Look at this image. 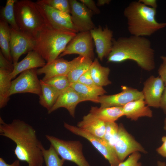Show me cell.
Segmentation results:
<instances>
[{"mask_svg":"<svg viewBox=\"0 0 166 166\" xmlns=\"http://www.w3.org/2000/svg\"><path fill=\"white\" fill-rule=\"evenodd\" d=\"M0 135L15 144L14 152L18 160L26 162L28 166H43L44 146L31 125L18 119L6 123L0 117Z\"/></svg>","mask_w":166,"mask_h":166,"instance_id":"1","label":"cell"},{"mask_svg":"<svg viewBox=\"0 0 166 166\" xmlns=\"http://www.w3.org/2000/svg\"><path fill=\"white\" fill-rule=\"evenodd\" d=\"M107 59L108 62L114 63L131 60L148 71L155 68L154 50L150 41L144 37L131 35L113 38L112 50Z\"/></svg>","mask_w":166,"mask_h":166,"instance_id":"2","label":"cell"},{"mask_svg":"<svg viewBox=\"0 0 166 166\" xmlns=\"http://www.w3.org/2000/svg\"><path fill=\"white\" fill-rule=\"evenodd\" d=\"M156 9L148 7L138 1L131 2L124 11L130 34L145 37L165 27L166 22H158L156 18Z\"/></svg>","mask_w":166,"mask_h":166,"instance_id":"3","label":"cell"},{"mask_svg":"<svg viewBox=\"0 0 166 166\" xmlns=\"http://www.w3.org/2000/svg\"><path fill=\"white\" fill-rule=\"evenodd\" d=\"M74 32L45 26L34 37L33 50L49 63L58 58L75 36Z\"/></svg>","mask_w":166,"mask_h":166,"instance_id":"4","label":"cell"},{"mask_svg":"<svg viewBox=\"0 0 166 166\" xmlns=\"http://www.w3.org/2000/svg\"><path fill=\"white\" fill-rule=\"evenodd\" d=\"M14 11L20 30L34 38L45 25L35 2L30 0H17L14 4Z\"/></svg>","mask_w":166,"mask_h":166,"instance_id":"5","label":"cell"},{"mask_svg":"<svg viewBox=\"0 0 166 166\" xmlns=\"http://www.w3.org/2000/svg\"><path fill=\"white\" fill-rule=\"evenodd\" d=\"M45 136L62 159L78 166H90L84 156L83 145L79 141L65 140L49 135Z\"/></svg>","mask_w":166,"mask_h":166,"instance_id":"6","label":"cell"},{"mask_svg":"<svg viewBox=\"0 0 166 166\" xmlns=\"http://www.w3.org/2000/svg\"><path fill=\"white\" fill-rule=\"evenodd\" d=\"M35 3L46 26L56 29L76 33L79 32L72 22L70 14L57 10L42 2L41 0Z\"/></svg>","mask_w":166,"mask_h":166,"instance_id":"7","label":"cell"},{"mask_svg":"<svg viewBox=\"0 0 166 166\" xmlns=\"http://www.w3.org/2000/svg\"><path fill=\"white\" fill-rule=\"evenodd\" d=\"M64 127L72 133L89 141L109 162L110 166H118L121 163L114 148L103 138L95 136L82 129L66 122Z\"/></svg>","mask_w":166,"mask_h":166,"instance_id":"8","label":"cell"},{"mask_svg":"<svg viewBox=\"0 0 166 166\" xmlns=\"http://www.w3.org/2000/svg\"><path fill=\"white\" fill-rule=\"evenodd\" d=\"M37 69L25 71L12 81L9 91L10 97L14 94L30 93L40 96L42 93L40 80L38 79Z\"/></svg>","mask_w":166,"mask_h":166,"instance_id":"9","label":"cell"},{"mask_svg":"<svg viewBox=\"0 0 166 166\" xmlns=\"http://www.w3.org/2000/svg\"><path fill=\"white\" fill-rule=\"evenodd\" d=\"M113 148L121 162L133 152H147L142 146L128 132L122 124L119 125L118 135Z\"/></svg>","mask_w":166,"mask_h":166,"instance_id":"10","label":"cell"},{"mask_svg":"<svg viewBox=\"0 0 166 166\" xmlns=\"http://www.w3.org/2000/svg\"><path fill=\"white\" fill-rule=\"evenodd\" d=\"M92 41L90 31L78 33L68 43L58 58L67 55L77 54L93 60L94 53Z\"/></svg>","mask_w":166,"mask_h":166,"instance_id":"11","label":"cell"},{"mask_svg":"<svg viewBox=\"0 0 166 166\" xmlns=\"http://www.w3.org/2000/svg\"><path fill=\"white\" fill-rule=\"evenodd\" d=\"M34 38L23 32L11 28L10 51L14 65L22 54L33 50Z\"/></svg>","mask_w":166,"mask_h":166,"instance_id":"12","label":"cell"},{"mask_svg":"<svg viewBox=\"0 0 166 166\" xmlns=\"http://www.w3.org/2000/svg\"><path fill=\"white\" fill-rule=\"evenodd\" d=\"M122 91L112 95H103L99 98L101 107H123L128 103L140 99H144L142 91L126 86L122 87Z\"/></svg>","mask_w":166,"mask_h":166,"instance_id":"13","label":"cell"},{"mask_svg":"<svg viewBox=\"0 0 166 166\" xmlns=\"http://www.w3.org/2000/svg\"><path fill=\"white\" fill-rule=\"evenodd\" d=\"M69 2L71 20L79 32L90 31L95 28L92 20V11L76 0H69Z\"/></svg>","mask_w":166,"mask_h":166,"instance_id":"14","label":"cell"},{"mask_svg":"<svg viewBox=\"0 0 166 166\" xmlns=\"http://www.w3.org/2000/svg\"><path fill=\"white\" fill-rule=\"evenodd\" d=\"M165 85L160 77L152 75L144 82L143 90L144 100L148 107L160 108V101Z\"/></svg>","mask_w":166,"mask_h":166,"instance_id":"15","label":"cell"},{"mask_svg":"<svg viewBox=\"0 0 166 166\" xmlns=\"http://www.w3.org/2000/svg\"><path fill=\"white\" fill-rule=\"evenodd\" d=\"M90 32L94 42L98 57L102 61L112 50L113 32L107 26L102 28L101 26Z\"/></svg>","mask_w":166,"mask_h":166,"instance_id":"16","label":"cell"},{"mask_svg":"<svg viewBox=\"0 0 166 166\" xmlns=\"http://www.w3.org/2000/svg\"><path fill=\"white\" fill-rule=\"evenodd\" d=\"M84 101L78 93L70 86L61 92L56 102L48 113L50 114L58 109L63 107L66 109L70 115L74 117L77 105Z\"/></svg>","mask_w":166,"mask_h":166,"instance_id":"17","label":"cell"},{"mask_svg":"<svg viewBox=\"0 0 166 166\" xmlns=\"http://www.w3.org/2000/svg\"><path fill=\"white\" fill-rule=\"evenodd\" d=\"M71 65V61L58 58L46 63L44 66L37 69L38 75L44 74L42 80L45 81L52 77L60 76H67Z\"/></svg>","mask_w":166,"mask_h":166,"instance_id":"18","label":"cell"},{"mask_svg":"<svg viewBox=\"0 0 166 166\" xmlns=\"http://www.w3.org/2000/svg\"><path fill=\"white\" fill-rule=\"evenodd\" d=\"M46 62L42 57L35 51H30L22 60L14 65V70L10 74V77L12 79L25 71L42 67L46 65Z\"/></svg>","mask_w":166,"mask_h":166,"instance_id":"19","label":"cell"},{"mask_svg":"<svg viewBox=\"0 0 166 166\" xmlns=\"http://www.w3.org/2000/svg\"><path fill=\"white\" fill-rule=\"evenodd\" d=\"M123 115L132 121H136L140 117L152 116V112L144 99L131 101L123 107Z\"/></svg>","mask_w":166,"mask_h":166,"instance_id":"20","label":"cell"},{"mask_svg":"<svg viewBox=\"0 0 166 166\" xmlns=\"http://www.w3.org/2000/svg\"><path fill=\"white\" fill-rule=\"evenodd\" d=\"M77 126L95 136L103 138L105 130V123L89 113L84 116Z\"/></svg>","mask_w":166,"mask_h":166,"instance_id":"21","label":"cell"},{"mask_svg":"<svg viewBox=\"0 0 166 166\" xmlns=\"http://www.w3.org/2000/svg\"><path fill=\"white\" fill-rule=\"evenodd\" d=\"M70 86L83 99L84 101H90L99 103V98L106 93L103 87L89 86L77 82L71 83Z\"/></svg>","mask_w":166,"mask_h":166,"instance_id":"22","label":"cell"},{"mask_svg":"<svg viewBox=\"0 0 166 166\" xmlns=\"http://www.w3.org/2000/svg\"><path fill=\"white\" fill-rule=\"evenodd\" d=\"M71 61V66L67 76L72 83L77 82L80 77L89 69L93 61L89 58L79 56Z\"/></svg>","mask_w":166,"mask_h":166,"instance_id":"23","label":"cell"},{"mask_svg":"<svg viewBox=\"0 0 166 166\" xmlns=\"http://www.w3.org/2000/svg\"><path fill=\"white\" fill-rule=\"evenodd\" d=\"M90 113L105 122H115L124 116L123 107L98 108L93 106Z\"/></svg>","mask_w":166,"mask_h":166,"instance_id":"24","label":"cell"},{"mask_svg":"<svg viewBox=\"0 0 166 166\" xmlns=\"http://www.w3.org/2000/svg\"><path fill=\"white\" fill-rule=\"evenodd\" d=\"M90 69L92 79L97 86L103 87L111 83L108 78L110 69L101 65L98 59L95 58L93 61Z\"/></svg>","mask_w":166,"mask_h":166,"instance_id":"25","label":"cell"},{"mask_svg":"<svg viewBox=\"0 0 166 166\" xmlns=\"http://www.w3.org/2000/svg\"><path fill=\"white\" fill-rule=\"evenodd\" d=\"M42 93L39 96L40 105L49 111L56 102L61 92L40 80Z\"/></svg>","mask_w":166,"mask_h":166,"instance_id":"26","label":"cell"},{"mask_svg":"<svg viewBox=\"0 0 166 166\" xmlns=\"http://www.w3.org/2000/svg\"><path fill=\"white\" fill-rule=\"evenodd\" d=\"M10 28L7 22L0 19V51L7 60L13 63L10 51Z\"/></svg>","mask_w":166,"mask_h":166,"instance_id":"27","label":"cell"},{"mask_svg":"<svg viewBox=\"0 0 166 166\" xmlns=\"http://www.w3.org/2000/svg\"><path fill=\"white\" fill-rule=\"evenodd\" d=\"M12 72L0 69V108L6 106L10 99L9 91L11 85Z\"/></svg>","mask_w":166,"mask_h":166,"instance_id":"28","label":"cell"},{"mask_svg":"<svg viewBox=\"0 0 166 166\" xmlns=\"http://www.w3.org/2000/svg\"><path fill=\"white\" fill-rule=\"evenodd\" d=\"M17 0H7L4 7L0 10V19L10 24L11 28L20 30L16 22L14 11V5Z\"/></svg>","mask_w":166,"mask_h":166,"instance_id":"29","label":"cell"},{"mask_svg":"<svg viewBox=\"0 0 166 166\" xmlns=\"http://www.w3.org/2000/svg\"><path fill=\"white\" fill-rule=\"evenodd\" d=\"M44 161L46 166H63L65 160L60 158L54 148L51 144L48 149L42 148Z\"/></svg>","mask_w":166,"mask_h":166,"instance_id":"30","label":"cell"},{"mask_svg":"<svg viewBox=\"0 0 166 166\" xmlns=\"http://www.w3.org/2000/svg\"><path fill=\"white\" fill-rule=\"evenodd\" d=\"M105 123V130L103 139L113 148L118 135L119 125L115 122Z\"/></svg>","mask_w":166,"mask_h":166,"instance_id":"31","label":"cell"},{"mask_svg":"<svg viewBox=\"0 0 166 166\" xmlns=\"http://www.w3.org/2000/svg\"><path fill=\"white\" fill-rule=\"evenodd\" d=\"M44 81L60 92L70 87L71 85L67 76H55Z\"/></svg>","mask_w":166,"mask_h":166,"instance_id":"32","label":"cell"},{"mask_svg":"<svg viewBox=\"0 0 166 166\" xmlns=\"http://www.w3.org/2000/svg\"><path fill=\"white\" fill-rule=\"evenodd\" d=\"M46 5L60 11L69 14L70 13L69 0H41Z\"/></svg>","mask_w":166,"mask_h":166,"instance_id":"33","label":"cell"},{"mask_svg":"<svg viewBox=\"0 0 166 166\" xmlns=\"http://www.w3.org/2000/svg\"><path fill=\"white\" fill-rule=\"evenodd\" d=\"M141 157L139 152L133 153L125 161L121 162L118 166H141V164L139 162Z\"/></svg>","mask_w":166,"mask_h":166,"instance_id":"34","label":"cell"},{"mask_svg":"<svg viewBox=\"0 0 166 166\" xmlns=\"http://www.w3.org/2000/svg\"><path fill=\"white\" fill-rule=\"evenodd\" d=\"M77 82L87 85H96L92 79L90 68L80 77Z\"/></svg>","mask_w":166,"mask_h":166,"instance_id":"35","label":"cell"},{"mask_svg":"<svg viewBox=\"0 0 166 166\" xmlns=\"http://www.w3.org/2000/svg\"><path fill=\"white\" fill-rule=\"evenodd\" d=\"M0 69L10 71L12 72L14 70L13 64L7 60L0 51Z\"/></svg>","mask_w":166,"mask_h":166,"instance_id":"36","label":"cell"},{"mask_svg":"<svg viewBox=\"0 0 166 166\" xmlns=\"http://www.w3.org/2000/svg\"><path fill=\"white\" fill-rule=\"evenodd\" d=\"M160 58L162 62L159 68L158 72L160 77L163 80L165 86H166V56H161Z\"/></svg>","mask_w":166,"mask_h":166,"instance_id":"37","label":"cell"},{"mask_svg":"<svg viewBox=\"0 0 166 166\" xmlns=\"http://www.w3.org/2000/svg\"><path fill=\"white\" fill-rule=\"evenodd\" d=\"M80 2L84 4L89 10L96 14L100 13V10L97 7L94 1L93 0H80Z\"/></svg>","mask_w":166,"mask_h":166,"instance_id":"38","label":"cell"},{"mask_svg":"<svg viewBox=\"0 0 166 166\" xmlns=\"http://www.w3.org/2000/svg\"><path fill=\"white\" fill-rule=\"evenodd\" d=\"M162 144L157 149V153L162 156L166 158V136L162 138Z\"/></svg>","mask_w":166,"mask_h":166,"instance_id":"39","label":"cell"},{"mask_svg":"<svg viewBox=\"0 0 166 166\" xmlns=\"http://www.w3.org/2000/svg\"><path fill=\"white\" fill-rule=\"evenodd\" d=\"M138 1L144 5L149 7L156 9L157 7V1L156 0H139Z\"/></svg>","mask_w":166,"mask_h":166,"instance_id":"40","label":"cell"},{"mask_svg":"<svg viewBox=\"0 0 166 166\" xmlns=\"http://www.w3.org/2000/svg\"><path fill=\"white\" fill-rule=\"evenodd\" d=\"M160 108L166 113V86L163 92L160 103Z\"/></svg>","mask_w":166,"mask_h":166,"instance_id":"41","label":"cell"},{"mask_svg":"<svg viewBox=\"0 0 166 166\" xmlns=\"http://www.w3.org/2000/svg\"><path fill=\"white\" fill-rule=\"evenodd\" d=\"M0 166H21L20 160H15L11 164H8L6 162L4 159L2 157L0 158Z\"/></svg>","mask_w":166,"mask_h":166,"instance_id":"42","label":"cell"},{"mask_svg":"<svg viewBox=\"0 0 166 166\" xmlns=\"http://www.w3.org/2000/svg\"><path fill=\"white\" fill-rule=\"evenodd\" d=\"M111 1L110 0H98L96 5L99 6H103L105 5L109 4Z\"/></svg>","mask_w":166,"mask_h":166,"instance_id":"43","label":"cell"},{"mask_svg":"<svg viewBox=\"0 0 166 166\" xmlns=\"http://www.w3.org/2000/svg\"><path fill=\"white\" fill-rule=\"evenodd\" d=\"M157 166H166V164L164 162L158 161L157 162Z\"/></svg>","mask_w":166,"mask_h":166,"instance_id":"44","label":"cell"},{"mask_svg":"<svg viewBox=\"0 0 166 166\" xmlns=\"http://www.w3.org/2000/svg\"><path fill=\"white\" fill-rule=\"evenodd\" d=\"M164 123V129L165 130H166V118H165V119Z\"/></svg>","mask_w":166,"mask_h":166,"instance_id":"45","label":"cell"}]
</instances>
